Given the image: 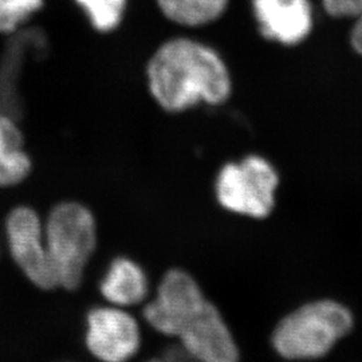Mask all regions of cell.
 I'll return each instance as SVG.
<instances>
[{
    "label": "cell",
    "mask_w": 362,
    "mask_h": 362,
    "mask_svg": "<svg viewBox=\"0 0 362 362\" xmlns=\"http://www.w3.org/2000/svg\"><path fill=\"white\" fill-rule=\"evenodd\" d=\"M350 43L354 52L362 57V19H357L350 33Z\"/></svg>",
    "instance_id": "cell-16"
},
{
    "label": "cell",
    "mask_w": 362,
    "mask_h": 362,
    "mask_svg": "<svg viewBox=\"0 0 362 362\" xmlns=\"http://www.w3.org/2000/svg\"><path fill=\"white\" fill-rule=\"evenodd\" d=\"M33 160L25 134L13 115L0 112V188H13L31 175Z\"/></svg>",
    "instance_id": "cell-11"
},
{
    "label": "cell",
    "mask_w": 362,
    "mask_h": 362,
    "mask_svg": "<svg viewBox=\"0 0 362 362\" xmlns=\"http://www.w3.org/2000/svg\"><path fill=\"white\" fill-rule=\"evenodd\" d=\"M325 10L334 18H358L362 13V0H324Z\"/></svg>",
    "instance_id": "cell-15"
},
{
    "label": "cell",
    "mask_w": 362,
    "mask_h": 362,
    "mask_svg": "<svg viewBox=\"0 0 362 362\" xmlns=\"http://www.w3.org/2000/svg\"><path fill=\"white\" fill-rule=\"evenodd\" d=\"M0 252H1V240H0Z\"/></svg>",
    "instance_id": "cell-18"
},
{
    "label": "cell",
    "mask_w": 362,
    "mask_h": 362,
    "mask_svg": "<svg viewBox=\"0 0 362 362\" xmlns=\"http://www.w3.org/2000/svg\"><path fill=\"white\" fill-rule=\"evenodd\" d=\"M45 238L58 287L77 290L98 243L93 212L78 202L57 204L45 220Z\"/></svg>",
    "instance_id": "cell-2"
},
{
    "label": "cell",
    "mask_w": 362,
    "mask_h": 362,
    "mask_svg": "<svg viewBox=\"0 0 362 362\" xmlns=\"http://www.w3.org/2000/svg\"><path fill=\"white\" fill-rule=\"evenodd\" d=\"M165 18L181 26L200 27L216 22L230 0H156Z\"/></svg>",
    "instance_id": "cell-12"
},
{
    "label": "cell",
    "mask_w": 362,
    "mask_h": 362,
    "mask_svg": "<svg viewBox=\"0 0 362 362\" xmlns=\"http://www.w3.org/2000/svg\"><path fill=\"white\" fill-rule=\"evenodd\" d=\"M45 0H0V34H13L43 7Z\"/></svg>",
    "instance_id": "cell-14"
},
{
    "label": "cell",
    "mask_w": 362,
    "mask_h": 362,
    "mask_svg": "<svg viewBox=\"0 0 362 362\" xmlns=\"http://www.w3.org/2000/svg\"><path fill=\"white\" fill-rule=\"evenodd\" d=\"M357 19H362V13H361V16H360V18H357Z\"/></svg>",
    "instance_id": "cell-19"
},
{
    "label": "cell",
    "mask_w": 362,
    "mask_h": 362,
    "mask_svg": "<svg viewBox=\"0 0 362 362\" xmlns=\"http://www.w3.org/2000/svg\"><path fill=\"white\" fill-rule=\"evenodd\" d=\"M146 362H179L176 361L175 358H152V360H149V361Z\"/></svg>",
    "instance_id": "cell-17"
},
{
    "label": "cell",
    "mask_w": 362,
    "mask_h": 362,
    "mask_svg": "<svg viewBox=\"0 0 362 362\" xmlns=\"http://www.w3.org/2000/svg\"><path fill=\"white\" fill-rule=\"evenodd\" d=\"M100 291L109 305L124 309L137 306L149 294L148 275L133 259L117 257L107 266Z\"/></svg>",
    "instance_id": "cell-10"
},
{
    "label": "cell",
    "mask_w": 362,
    "mask_h": 362,
    "mask_svg": "<svg viewBox=\"0 0 362 362\" xmlns=\"http://www.w3.org/2000/svg\"><path fill=\"white\" fill-rule=\"evenodd\" d=\"M91 26L100 33H110L121 25L128 0H76Z\"/></svg>",
    "instance_id": "cell-13"
},
{
    "label": "cell",
    "mask_w": 362,
    "mask_h": 362,
    "mask_svg": "<svg viewBox=\"0 0 362 362\" xmlns=\"http://www.w3.org/2000/svg\"><path fill=\"white\" fill-rule=\"evenodd\" d=\"M181 348L197 362H240V351L230 326L209 299L176 337Z\"/></svg>",
    "instance_id": "cell-8"
},
{
    "label": "cell",
    "mask_w": 362,
    "mask_h": 362,
    "mask_svg": "<svg viewBox=\"0 0 362 362\" xmlns=\"http://www.w3.org/2000/svg\"><path fill=\"white\" fill-rule=\"evenodd\" d=\"M260 34L266 39L294 46L309 37L313 10L309 0H252Z\"/></svg>",
    "instance_id": "cell-9"
},
{
    "label": "cell",
    "mask_w": 362,
    "mask_h": 362,
    "mask_svg": "<svg viewBox=\"0 0 362 362\" xmlns=\"http://www.w3.org/2000/svg\"><path fill=\"white\" fill-rule=\"evenodd\" d=\"M146 79L153 100L169 113L200 104L219 106L233 93L231 74L219 52L184 37L169 39L153 52Z\"/></svg>",
    "instance_id": "cell-1"
},
{
    "label": "cell",
    "mask_w": 362,
    "mask_h": 362,
    "mask_svg": "<svg viewBox=\"0 0 362 362\" xmlns=\"http://www.w3.org/2000/svg\"><path fill=\"white\" fill-rule=\"evenodd\" d=\"M353 327L350 311L334 300L300 306L276 325L272 336L275 351L286 360L324 357Z\"/></svg>",
    "instance_id": "cell-3"
},
{
    "label": "cell",
    "mask_w": 362,
    "mask_h": 362,
    "mask_svg": "<svg viewBox=\"0 0 362 362\" xmlns=\"http://www.w3.org/2000/svg\"><path fill=\"white\" fill-rule=\"evenodd\" d=\"M85 342L98 361L128 362L141 348V329L124 308L98 306L88 313Z\"/></svg>",
    "instance_id": "cell-7"
},
{
    "label": "cell",
    "mask_w": 362,
    "mask_h": 362,
    "mask_svg": "<svg viewBox=\"0 0 362 362\" xmlns=\"http://www.w3.org/2000/svg\"><path fill=\"white\" fill-rule=\"evenodd\" d=\"M208 299L189 272L170 269L158 284L153 300L145 305V322L163 336L177 337Z\"/></svg>",
    "instance_id": "cell-6"
},
{
    "label": "cell",
    "mask_w": 362,
    "mask_h": 362,
    "mask_svg": "<svg viewBox=\"0 0 362 362\" xmlns=\"http://www.w3.org/2000/svg\"><path fill=\"white\" fill-rule=\"evenodd\" d=\"M4 240L15 266L31 285L58 288L57 274L45 238V221L28 206L13 207L4 220Z\"/></svg>",
    "instance_id": "cell-5"
},
{
    "label": "cell",
    "mask_w": 362,
    "mask_h": 362,
    "mask_svg": "<svg viewBox=\"0 0 362 362\" xmlns=\"http://www.w3.org/2000/svg\"><path fill=\"white\" fill-rule=\"evenodd\" d=\"M278 185L279 175L272 163L262 156L251 155L221 167L215 192L226 211L252 219H264L275 206Z\"/></svg>",
    "instance_id": "cell-4"
}]
</instances>
